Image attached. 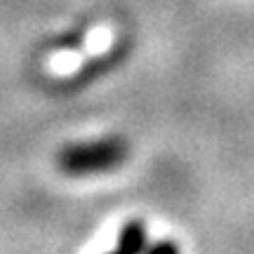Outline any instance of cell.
<instances>
[{
	"instance_id": "cell-1",
	"label": "cell",
	"mask_w": 254,
	"mask_h": 254,
	"mask_svg": "<svg viewBox=\"0 0 254 254\" xmlns=\"http://www.w3.org/2000/svg\"><path fill=\"white\" fill-rule=\"evenodd\" d=\"M127 144L120 136H106L90 144H71L62 148L57 155V165L64 174L71 177H85V174H99L116 170L125 163Z\"/></svg>"
},
{
	"instance_id": "cell-2",
	"label": "cell",
	"mask_w": 254,
	"mask_h": 254,
	"mask_svg": "<svg viewBox=\"0 0 254 254\" xmlns=\"http://www.w3.org/2000/svg\"><path fill=\"white\" fill-rule=\"evenodd\" d=\"M118 252H139L146 250V226L141 221H129L125 228L120 231L118 243H116Z\"/></svg>"
}]
</instances>
